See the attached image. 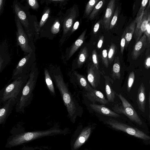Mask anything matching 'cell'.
Masks as SVG:
<instances>
[{"label":"cell","instance_id":"6da1fadb","mask_svg":"<svg viewBox=\"0 0 150 150\" xmlns=\"http://www.w3.org/2000/svg\"><path fill=\"white\" fill-rule=\"evenodd\" d=\"M49 71L52 81L60 92L68 116L71 120L74 121L81 112V106L69 91L68 84L64 81L60 70L52 69Z\"/></svg>","mask_w":150,"mask_h":150},{"label":"cell","instance_id":"7a4b0ae2","mask_svg":"<svg viewBox=\"0 0 150 150\" xmlns=\"http://www.w3.org/2000/svg\"><path fill=\"white\" fill-rule=\"evenodd\" d=\"M38 75V69L33 63L31 68L29 78L23 89L19 99L16 104L15 109L17 112L24 113L25 108L31 104L34 96L33 91Z\"/></svg>","mask_w":150,"mask_h":150},{"label":"cell","instance_id":"3957f363","mask_svg":"<svg viewBox=\"0 0 150 150\" xmlns=\"http://www.w3.org/2000/svg\"><path fill=\"white\" fill-rule=\"evenodd\" d=\"M59 132L58 130L55 129L15 134L8 138L5 147L11 148L20 145L42 137L58 134Z\"/></svg>","mask_w":150,"mask_h":150},{"label":"cell","instance_id":"277c9868","mask_svg":"<svg viewBox=\"0 0 150 150\" xmlns=\"http://www.w3.org/2000/svg\"><path fill=\"white\" fill-rule=\"evenodd\" d=\"M29 74H25L16 78L11 83L4 86L0 97V106L12 98L17 100L18 102L29 78Z\"/></svg>","mask_w":150,"mask_h":150},{"label":"cell","instance_id":"5b68a950","mask_svg":"<svg viewBox=\"0 0 150 150\" xmlns=\"http://www.w3.org/2000/svg\"><path fill=\"white\" fill-rule=\"evenodd\" d=\"M116 95L120 100L122 103L115 105L112 107L114 111L117 113L124 114L131 121L139 125L142 124L140 118L132 105L121 93H116Z\"/></svg>","mask_w":150,"mask_h":150},{"label":"cell","instance_id":"8992f818","mask_svg":"<svg viewBox=\"0 0 150 150\" xmlns=\"http://www.w3.org/2000/svg\"><path fill=\"white\" fill-rule=\"evenodd\" d=\"M106 122L114 129L121 130L137 138L144 140L150 139V137L142 131L115 120L110 118Z\"/></svg>","mask_w":150,"mask_h":150},{"label":"cell","instance_id":"52a82bcc","mask_svg":"<svg viewBox=\"0 0 150 150\" xmlns=\"http://www.w3.org/2000/svg\"><path fill=\"white\" fill-rule=\"evenodd\" d=\"M32 54V52L26 54L19 61L13 71L12 80L30 73L34 61Z\"/></svg>","mask_w":150,"mask_h":150},{"label":"cell","instance_id":"ba28073f","mask_svg":"<svg viewBox=\"0 0 150 150\" xmlns=\"http://www.w3.org/2000/svg\"><path fill=\"white\" fill-rule=\"evenodd\" d=\"M15 21L17 30L16 36L18 45L26 54L32 52L27 34L16 15Z\"/></svg>","mask_w":150,"mask_h":150},{"label":"cell","instance_id":"9c48e42d","mask_svg":"<svg viewBox=\"0 0 150 150\" xmlns=\"http://www.w3.org/2000/svg\"><path fill=\"white\" fill-rule=\"evenodd\" d=\"M150 0H149L148 6L146 7L142 18L136 23L134 34V37L137 42L144 33L146 25L149 20L150 19Z\"/></svg>","mask_w":150,"mask_h":150},{"label":"cell","instance_id":"30bf717a","mask_svg":"<svg viewBox=\"0 0 150 150\" xmlns=\"http://www.w3.org/2000/svg\"><path fill=\"white\" fill-rule=\"evenodd\" d=\"M13 10L16 16L27 34L30 36L29 23L27 16L23 7L17 1L13 3Z\"/></svg>","mask_w":150,"mask_h":150},{"label":"cell","instance_id":"8fae6325","mask_svg":"<svg viewBox=\"0 0 150 150\" xmlns=\"http://www.w3.org/2000/svg\"><path fill=\"white\" fill-rule=\"evenodd\" d=\"M69 74L71 82L76 84L81 88L87 92L90 91L93 89L84 76L74 70H72L71 72Z\"/></svg>","mask_w":150,"mask_h":150},{"label":"cell","instance_id":"7c38bea8","mask_svg":"<svg viewBox=\"0 0 150 150\" xmlns=\"http://www.w3.org/2000/svg\"><path fill=\"white\" fill-rule=\"evenodd\" d=\"M87 79L92 88L96 89L100 79V71L92 63L88 64L87 69Z\"/></svg>","mask_w":150,"mask_h":150},{"label":"cell","instance_id":"4fadbf2b","mask_svg":"<svg viewBox=\"0 0 150 150\" xmlns=\"http://www.w3.org/2000/svg\"><path fill=\"white\" fill-rule=\"evenodd\" d=\"M17 100L12 98L0 106V125L4 124L7 118L12 112L13 106Z\"/></svg>","mask_w":150,"mask_h":150},{"label":"cell","instance_id":"5bb4252c","mask_svg":"<svg viewBox=\"0 0 150 150\" xmlns=\"http://www.w3.org/2000/svg\"><path fill=\"white\" fill-rule=\"evenodd\" d=\"M11 60L8 46L6 41L0 44V73L9 64Z\"/></svg>","mask_w":150,"mask_h":150},{"label":"cell","instance_id":"9a60e30c","mask_svg":"<svg viewBox=\"0 0 150 150\" xmlns=\"http://www.w3.org/2000/svg\"><path fill=\"white\" fill-rule=\"evenodd\" d=\"M146 36L144 33L136 43L132 53V58L136 60L145 50L147 45Z\"/></svg>","mask_w":150,"mask_h":150},{"label":"cell","instance_id":"2e32d148","mask_svg":"<svg viewBox=\"0 0 150 150\" xmlns=\"http://www.w3.org/2000/svg\"><path fill=\"white\" fill-rule=\"evenodd\" d=\"M115 3V0H111L109 1L107 6L105 14L102 20L104 28L106 30H109L110 23L114 14Z\"/></svg>","mask_w":150,"mask_h":150},{"label":"cell","instance_id":"e0dca14e","mask_svg":"<svg viewBox=\"0 0 150 150\" xmlns=\"http://www.w3.org/2000/svg\"><path fill=\"white\" fill-rule=\"evenodd\" d=\"M76 15V9L75 7H73L64 21L63 24V35H65L67 34L71 30L75 20Z\"/></svg>","mask_w":150,"mask_h":150},{"label":"cell","instance_id":"ac0fdd59","mask_svg":"<svg viewBox=\"0 0 150 150\" xmlns=\"http://www.w3.org/2000/svg\"><path fill=\"white\" fill-rule=\"evenodd\" d=\"M85 96L90 100L94 103L97 102L103 105L108 103L103 93L96 89L93 88L90 91L86 92Z\"/></svg>","mask_w":150,"mask_h":150},{"label":"cell","instance_id":"d6986e66","mask_svg":"<svg viewBox=\"0 0 150 150\" xmlns=\"http://www.w3.org/2000/svg\"><path fill=\"white\" fill-rule=\"evenodd\" d=\"M90 106L93 110L100 114L114 117H120L119 114L111 110L103 105H98L93 103L90 104Z\"/></svg>","mask_w":150,"mask_h":150},{"label":"cell","instance_id":"ffe728a7","mask_svg":"<svg viewBox=\"0 0 150 150\" xmlns=\"http://www.w3.org/2000/svg\"><path fill=\"white\" fill-rule=\"evenodd\" d=\"M137 103L139 110L144 112L146 103V92L143 83L140 84L138 90Z\"/></svg>","mask_w":150,"mask_h":150},{"label":"cell","instance_id":"44dd1931","mask_svg":"<svg viewBox=\"0 0 150 150\" xmlns=\"http://www.w3.org/2000/svg\"><path fill=\"white\" fill-rule=\"evenodd\" d=\"M105 79V91L108 102H113L116 95V93L113 89L112 84L113 81L109 76H104Z\"/></svg>","mask_w":150,"mask_h":150},{"label":"cell","instance_id":"7402d4cb","mask_svg":"<svg viewBox=\"0 0 150 150\" xmlns=\"http://www.w3.org/2000/svg\"><path fill=\"white\" fill-rule=\"evenodd\" d=\"M91 132V128L87 127L81 132L74 142L73 148L76 150L81 146L88 138Z\"/></svg>","mask_w":150,"mask_h":150},{"label":"cell","instance_id":"603a6c76","mask_svg":"<svg viewBox=\"0 0 150 150\" xmlns=\"http://www.w3.org/2000/svg\"><path fill=\"white\" fill-rule=\"evenodd\" d=\"M88 57V52L87 48L85 47L80 50L76 62V66L72 70H74L77 68H81L86 62Z\"/></svg>","mask_w":150,"mask_h":150},{"label":"cell","instance_id":"cb8c5ba5","mask_svg":"<svg viewBox=\"0 0 150 150\" xmlns=\"http://www.w3.org/2000/svg\"><path fill=\"white\" fill-rule=\"evenodd\" d=\"M87 29H86L72 45L69 51V58H70L83 43Z\"/></svg>","mask_w":150,"mask_h":150},{"label":"cell","instance_id":"d4e9b609","mask_svg":"<svg viewBox=\"0 0 150 150\" xmlns=\"http://www.w3.org/2000/svg\"><path fill=\"white\" fill-rule=\"evenodd\" d=\"M120 67L119 58L118 57H115L111 75L112 78L114 80L120 79L121 77Z\"/></svg>","mask_w":150,"mask_h":150},{"label":"cell","instance_id":"484cf974","mask_svg":"<svg viewBox=\"0 0 150 150\" xmlns=\"http://www.w3.org/2000/svg\"><path fill=\"white\" fill-rule=\"evenodd\" d=\"M136 23L135 20H134L125 30V47H126L132 39Z\"/></svg>","mask_w":150,"mask_h":150},{"label":"cell","instance_id":"4316f807","mask_svg":"<svg viewBox=\"0 0 150 150\" xmlns=\"http://www.w3.org/2000/svg\"><path fill=\"white\" fill-rule=\"evenodd\" d=\"M44 73L45 81L47 87L52 96H55L56 95L55 90L49 71L47 69L45 68L44 70Z\"/></svg>","mask_w":150,"mask_h":150},{"label":"cell","instance_id":"83f0119b","mask_svg":"<svg viewBox=\"0 0 150 150\" xmlns=\"http://www.w3.org/2000/svg\"><path fill=\"white\" fill-rule=\"evenodd\" d=\"M117 52L116 46L113 43H112L109 48L108 54V59L109 64H111L113 61Z\"/></svg>","mask_w":150,"mask_h":150},{"label":"cell","instance_id":"f1b7e54d","mask_svg":"<svg viewBox=\"0 0 150 150\" xmlns=\"http://www.w3.org/2000/svg\"><path fill=\"white\" fill-rule=\"evenodd\" d=\"M149 0H143L142 1L141 7L137 12L136 18L134 20L136 23L142 17Z\"/></svg>","mask_w":150,"mask_h":150},{"label":"cell","instance_id":"f546056e","mask_svg":"<svg viewBox=\"0 0 150 150\" xmlns=\"http://www.w3.org/2000/svg\"><path fill=\"white\" fill-rule=\"evenodd\" d=\"M105 0H103L99 1L95 6L93 10L89 16V18L91 19H93L96 16L98 11L104 5Z\"/></svg>","mask_w":150,"mask_h":150},{"label":"cell","instance_id":"4dcf8cb0","mask_svg":"<svg viewBox=\"0 0 150 150\" xmlns=\"http://www.w3.org/2000/svg\"><path fill=\"white\" fill-rule=\"evenodd\" d=\"M99 1V0H91L88 2L86 6L85 11V13L86 15L88 16L90 14Z\"/></svg>","mask_w":150,"mask_h":150},{"label":"cell","instance_id":"1f68e13d","mask_svg":"<svg viewBox=\"0 0 150 150\" xmlns=\"http://www.w3.org/2000/svg\"><path fill=\"white\" fill-rule=\"evenodd\" d=\"M135 79V74L134 71L131 72L128 76L127 84V89L129 92L134 83Z\"/></svg>","mask_w":150,"mask_h":150},{"label":"cell","instance_id":"d6a6232c","mask_svg":"<svg viewBox=\"0 0 150 150\" xmlns=\"http://www.w3.org/2000/svg\"><path fill=\"white\" fill-rule=\"evenodd\" d=\"M120 9L117 7L115 11L113 16L110 21L109 29H112L115 25L118 16Z\"/></svg>","mask_w":150,"mask_h":150},{"label":"cell","instance_id":"836d02e7","mask_svg":"<svg viewBox=\"0 0 150 150\" xmlns=\"http://www.w3.org/2000/svg\"><path fill=\"white\" fill-rule=\"evenodd\" d=\"M50 13V9L47 8L44 11L38 25V29L42 27L46 22Z\"/></svg>","mask_w":150,"mask_h":150},{"label":"cell","instance_id":"e575fe53","mask_svg":"<svg viewBox=\"0 0 150 150\" xmlns=\"http://www.w3.org/2000/svg\"><path fill=\"white\" fill-rule=\"evenodd\" d=\"M101 58L103 64L106 68H108L109 63L108 59L107 51L106 49H104L102 51Z\"/></svg>","mask_w":150,"mask_h":150},{"label":"cell","instance_id":"d590c367","mask_svg":"<svg viewBox=\"0 0 150 150\" xmlns=\"http://www.w3.org/2000/svg\"><path fill=\"white\" fill-rule=\"evenodd\" d=\"M92 54L93 64L97 69H99V61L96 50H94L93 51Z\"/></svg>","mask_w":150,"mask_h":150},{"label":"cell","instance_id":"8d00e7d4","mask_svg":"<svg viewBox=\"0 0 150 150\" xmlns=\"http://www.w3.org/2000/svg\"><path fill=\"white\" fill-rule=\"evenodd\" d=\"M60 23L59 20L57 19L54 22L51 28V33L54 34L59 32L60 29Z\"/></svg>","mask_w":150,"mask_h":150},{"label":"cell","instance_id":"74e56055","mask_svg":"<svg viewBox=\"0 0 150 150\" xmlns=\"http://www.w3.org/2000/svg\"><path fill=\"white\" fill-rule=\"evenodd\" d=\"M125 30L122 35L120 42V52L122 54H123V51L125 44Z\"/></svg>","mask_w":150,"mask_h":150},{"label":"cell","instance_id":"f35d334b","mask_svg":"<svg viewBox=\"0 0 150 150\" xmlns=\"http://www.w3.org/2000/svg\"><path fill=\"white\" fill-rule=\"evenodd\" d=\"M29 6L33 9H37L39 7V4L36 0H28L27 1Z\"/></svg>","mask_w":150,"mask_h":150},{"label":"cell","instance_id":"ab89813d","mask_svg":"<svg viewBox=\"0 0 150 150\" xmlns=\"http://www.w3.org/2000/svg\"><path fill=\"white\" fill-rule=\"evenodd\" d=\"M144 34L146 36L147 42L149 43L150 41V19L149 20L146 25Z\"/></svg>","mask_w":150,"mask_h":150},{"label":"cell","instance_id":"60d3db41","mask_svg":"<svg viewBox=\"0 0 150 150\" xmlns=\"http://www.w3.org/2000/svg\"><path fill=\"white\" fill-rule=\"evenodd\" d=\"M145 68L149 70L150 67V57L149 55L146 58L144 62Z\"/></svg>","mask_w":150,"mask_h":150},{"label":"cell","instance_id":"b9f144b4","mask_svg":"<svg viewBox=\"0 0 150 150\" xmlns=\"http://www.w3.org/2000/svg\"><path fill=\"white\" fill-rule=\"evenodd\" d=\"M101 21L102 20L99 21L94 25L93 29V33L94 34L96 33L98 31L99 28L100 24Z\"/></svg>","mask_w":150,"mask_h":150},{"label":"cell","instance_id":"7bdbcfd3","mask_svg":"<svg viewBox=\"0 0 150 150\" xmlns=\"http://www.w3.org/2000/svg\"><path fill=\"white\" fill-rule=\"evenodd\" d=\"M104 40V37L103 35L100 38L97 44V47L98 49H100L102 47Z\"/></svg>","mask_w":150,"mask_h":150},{"label":"cell","instance_id":"ee69618b","mask_svg":"<svg viewBox=\"0 0 150 150\" xmlns=\"http://www.w3.org/2000/svg\"><path fill=\"white\" fill-rule=\"evenodd\" d=\"M79 21L76 22L73 25L71 33H72L76 30L79 27Z\"/></svg>","mask_w":150,"mask_h":150},{"label":"cell","instance_id":"f6af8a7d","mask_svg":"<svg viewBox=\"0 0 150 150\" xmlns=\"http://www.w3.org/2000/svg\"><path fill=\"white\" fill-rule=\"evenodd\" d=\"M4 1L3 0H0V13L1 12L3 7Z\"/></svg>","mask_w":150,"mask_h":150},{"label":"cell","instance_id":"bcb514c9","mask_svg":"<svg viewBox=\"0 0 150 150\" xmlns=\"http://www.w3.org/2000/svg\"><path fill=\"white\" fill-rule=\"evenodd\" d=\"M148 100H149V107H150V91L149 93V97H148Z\"/></svg>","mask_w":150,"mask_h":150},{"label":"cell","instance_id":"7dc6e473","mask_svg":"<svg viewBox=\"0 0 150 150\" xmlns=\"http://www.w3.org/2000/svg\"><path fill=\"white\" fill-rule=\"evenodd\" d=\"M4 90V88L0 90V97L2 94Z\"/></svg>","mask_w":150,"mask_h":150}]
</instances>
